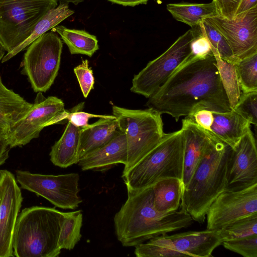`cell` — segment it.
I'll return each instance as SVG.
<instances>
[{"label": "cell", "instance_id": "6da1fadb", "mask_svg": "<svg viewBox=\"0 0 257 257\" xmlns=\"http://www.w3.org/2000/svg\"><path fill=\"white\" fill-rule=\"evenodd\" d=\"M185 59L148 98V108L168 114L176 121L199 109L231 110L214 56L190 62Z\"/></svg>", "mask_w": 257, "mask_h": 257}, {"label": "cell", "instance_id": "7a4b0ae2", "mask_svg": "<svg viewBox=\"0 0 257 257\" xmlns=\"http://www.w3.org/2000/svg\"><path fill=\"white\" fill-rule=\"evenodd\" d=\"M127 199L115 214V232L122 246H134L151 238L189 226L193 219L183 208L162 213L153 203L152 186L139 190L127 189Z\"/></svg>", "mask_w": 257, "mask_h": 257}, {"label": "cell", "instance_id": "3957f363", "mask_svg": "<svg viewBox=\"0 0 257 257\" xmlns=\"http://www.w3.org/2000/svg\"><path fill=\"white\" fill-rule=\"evenodd\" d=\"M211 136L210 142L187 185L180 207L193 220L203 223L208 208L226 186L230 147Z\"/></svg>", "mask_w": 257, "mask_h": 257}, {"label": "cell", "instance_id": "277c9868", "mask_svg": "<svg viewBox=\"0 0 257 257\" xmlns=\"http://www.w3.org/2000/svg\"><path fill=\"white\" fill-rule=\"evenodd\" d=\"M65 213L55 208L35 206L19 213L13 245L17 257H56L61 252L58 240Z\"/></svg>", "mask_w": 257, "mask_h": 257}, {"label": "cell", "instance_id": "5b68a950", "mask_svg": "<svg viewBox=\"0 0 257 257\" xmlns=\"http://www.w3.org/2000/svg\"><path fill=\"white\" fill-rule=\"evenodd\" d=\"M185 139L183 130L165 134L160 143L136 165L122 173L127 189L139 190L164 178L182 180Z\"/></svg>", "mask_w": 257, "mask_h": 257}, {"label": "cell", "instance_id": "8992f818", "mask_svg": "<svg viewBox=\"0 0 257 257\" xmlns=\"http://www.w3.org/2000/svg\"><path fill=\"white\" fill-rule=\"evenodd\" d=\"M112 115L119 130L125 135L127 157L122 173L136 165L162 141L163 131L162 114L151 108L131 109L116 105Z\"/></svg>", "mask_w": 257, "mask_h": 257}, {"label": "cell", "instance_id": "52a82bcc", "mask_svg": "<svg viewBox=\"0 0 257 257\" xmlns=\"http://www.w3.org/2000/svg\"><path fill=\"white\" fill-rule=\"evenodd\" d=\"M58 0H0V42L9 53L31 34Z\"/></svg>", "mask_w": 257, "mask_h": 257}, {"label": "cell", "instance_id": "ba28073f", "mask_svg": "<svg viewBox=\"0 0 257 257\" xmlns=\"http://www.w3.org/2000/svg\"><path fill=\"white\" fill-rule=\"evenodd\" d=\"M22 62L35 92H45L53 84L60 68L63 43L54 32H47L31 43Z\"/></svg>", "mask_w": 257, "mask_h": 257}, {"label": "cell", "instance_id": "9c48e42d", "mask_svg": "<svg viewBox=\"0 0 257 257\" xmlns=\"http://www.w3.org/2000/svg\"><path fill=\"white\" fill-rule=\"evenodd\" d=\"M196 35L188 30L160 56L150 61L134 75L130 89L132 92L149 98L169 78L190 52V44Z\"/></svg>", "mask_w": 257, "mask_h": 257}, {"label": "cell", "instance_id": "30bf717a", "mask_svg": "<svg viewBox=\"0 0 257 257\" xmlns=\"http://www.w3.org/2000/svg\"><path fill=\"white\" fill-rule=\"evenodd\" d=\"M16 179L22 188L46 199L56 207L75 209L82 202L78 195V173L43 175L18 170Z\"/></svg>", "mask_w": 257, "mask_h": 257}, {"label": "cell", "instance_id": "8fae6325", "mask_svg": "<svg viewBox=\"0 0 257 257\" xmlns=\"http://www.w3.org/2000/svg\"><path fill=\"white\" fill-rule=\"evenodd\" d=\"M65 110L63 100L45 97L38 92L28 111L11 127L7 137L11 148L21 147L39 137L45 127L55 124L57 117Z\"/></svg>", "mask_w": 257, "mask_h": 257}, {"label": "cell", "instance_id": "7c38bea8", "mask_svg": "<svg viewBox=\"0 0 257 257\" xmlns=\"http://www.w3.org/2000/svg\"><path fill=\"white\" fill-rule=\"evenodd\" d=\"M255 213H257V183L238 191L225 189L208 208L206 228L218 230Z\"/></svg>", "mask_w": 257, "mask_h": 257}, {"label": "cell", "instance_id": "4fadbf2b", "mask_svg": "<svg viewBox=\"0 0 257 257\" xmlns=\"http://www.w3.org/2000/svg\"><path fill=\"white\" fill-rule=\"evenodd\" d=\"M207 19L226 39L238 61L257 53V6L231 20L219 16Z\"/></svg>", "mask_w": 257, "mask_h": 257}, {"label": "cell", "instance_id": "5bb4252c", "mask_svg": "<svg viewBox=\"0 0 257 257\" xmlns=\"http://www.w3.org/2000/svg\"><path fill=\"white\" fill-rule=\"evenodd\" d=\"M23 200L14 175L0 170V257L14 256L13 235Z\"/></svg>", "mask_w": 257, "mask_h": 257}, {"label": "cell", "instance_id": "9a60e30c", "mask_svg": "<svg viewBox=\"0 0 257 257\" xmlns=\"http://www.w3.org/2000/svg\"><path fill=\"white\" fill-rule=\"evenodd\" d=\"M257 183V151L250 128L229 151L226 190L238 191Z\"/></svg>", "mask_w": 257, "mask_h": 257}, {"label": "cell", "instance_id": "2e32d148", "mask_svg": "<svg viewBox=\"0 0 257 257\" xmlns=\"http://www.w3.org/2000/svg\"><path fill=\"white\" fill-rule=\"evenodd\" d=\"M184 133L185 144L182 179L183 189L187 185L203 157L210 141V135L202 127L186 117L181 128Z\"/></svg>", "mask_w": 257, "mask_h": 257}, {"label": "cell", "instance_id": "e0dca14e", "mask_svg": "<svg viewBox=\"0 0 257 257\" xmlns=\"http://www.w3.org/2000/svg\"><path fill=\"white\" fill-rule=\"evenodd\" d=\"M127 149L125 136L121 131L104 146L80 159L82 171H106L118 164H126Z\"/></svg>", "mask_w": 257, "mask_h": 257}, {"label": "cell", "instance_id": "ac0fdd59", "mask_svg": "<svg viewBox=\"0 0 257 257\" xmlns=\"http://www.w3.org/2000/svg\"><path fill=\"white\" fill-rule=\"evenodd\" d=\"M168 237L176 249L186 256H212L214 249L223 242L218 229L187 231Z\"/></svg>", "mask_w": 257, "mask_h": 257}, {"label": "cell", "instance_id": "d6986e66", "mask_svg": "<svg viewBox=\"0 0 257 257\" xmlns=\"http://www.w3.org/2000/svg\"><path fill=\"white\" fill-rule=\"evenodd\" d=\"M213 121L210 135L233 148L250 128V123L242 115L232 109L225 112L212 111Z\"/></svg>", "mask_w": 257, "mask_h": 257}, {"label": "cell", "instance_id": "ffe728a7", "mask_svg": "<svg viewBox=\"0 0 257 257\" xmlns=\"http://www.w3.org/2000/svg\"><path fill=\"white\" fill-rule=\"evenodd\" d=\"M120 131L117 120L113 115L99 118L95 122L81 128L79 159L108 143Z\"/></svg>", "mask_w": 257, "mask_h": 257}, {"label": "cell", "instance_id": "44dd1931", "mask_svg": "<svg viewBox=\"0 0 257 257\" xmlns=\"http://www.w3.org/2000/svg\"><path fill=\"white\" fill-rule=\"evenodd\" d=\"M80 127L68 121L60 138L51 147L50 161L56 166L67 168L78 164Z\"/></svg>", "mask_w": 257, "mask_h": 257}, {"label": "cell", "instance_id": "7402d4cb", "mask_svg": "<svg viewBox=\"0 0 257 257\" xmlns=\"http://www.w3.org/2000/svg\"><path fill=\"white\" fill-rule=\"evenodd\" d=\"M32 105L7 88L0 76V135H7L12 125L26 114Z\"/></svg>", "mask_w": 257, "mask_h": 257}, {"label": "cell", "instance_id": "603a6c76", "mask_svg": "<svg viewBox=\"0 0 257 257\" xmlns=\"http://www.w3.org/2000/svg\"><path fill=\"white\" fill-rule=\"evenodd\" d=\"M153 203L155 209L162 213L178 210L182 194V180L174 177L162 179L152 186Z\"/></svg>", "mask_w": 257, "mask_h": 257}, {"label": "cell", "instance_id": "cb8c5ba5", "mask_svg": "<svg viewBox=\"0 0 257 257\" xmlns=\"http://www.w3.org/2000/svg\"><path fill=\"white\" fill-rule=\"evenodd\" d=\"M74 13L69 8L68 4H59L50 10L37 23L30 36L12 51L7 53L2 60L5 62L23 51L34 41L43 34L53 29L65 19Z\"/></svg>", "mask_w": 257, "mask_h": 257}, {"label": "cell", "instance_id": "d4e9b609", "mask_svg": "<svg viewBox=\"0 0 257 257\" xmlns=\"http://www.w3.org/2000/svg\"><path fill=\"white\" fill-rule=\"evenodd\" d=\"M167 9L176 20L192 27L198 26L206 19L218 16L213 0L206 4H169Z\"/></svg>", "mask_w": 257, "mask_h": 257}, {"label": "cell", "instance_id": "484cf974", "mask_svg": "<svg viewBox=\"0 0 257 257\" xmlns=\"http://www.w3.org/2000/svg\"><path fill=\"white\" fill-rule=\"evenodd\" d=\"M53 29L67 45L71 54H82L91 57L99 49L96 37L84 30L71 29L61 25Z\"/></svg>", "mask_w": 257, "mask_h": 257}, {"label": "cell", "instance_id": "4316f807", "mask_svg": "<svg viewBox=\"0 0 257 257\" xmlns=\"http://www.w3.org/2000/svg\"><path fill=\"white\" fill-rule=\"evenodd\" d=\"M220 78L232 109L238 102L241 91L238 81L235 64L222 59L217 50L211 45Z\"/></svg>", "mask_w": 257, "mask_h": 257}, {"label": "cell", "instance_id": "83f0119b", "mask_svg": "<svg viewBox=\"0 0 257 257\" xmlns=\"http://www.w3.org/2000/svg\"><path fill=\"white\" fill-rule=\"evenodd\" d=\"M135 254L138 257L186 256L176 249L167 234L151 238L136 246Z\"/></svg>", "mask_w": 257, "mask_h": 257}, {"label": "cell", "instance_id": "f1b7e54d", "mask_svg": "<svg viewBox=\"0 0 257 257\" xmlns=\"http://www.w3.org/2000/svg\"><path fill=\"white\" fill-rule=\"evenodd\" d=\"M82 220L81 210L65 213L58 240L61 249L71 250L80 240Z\"/></svg>", "mask_w": 257, "mask_h": 257}, {"label": "cell", "instance_id": "f546056e", "mask_svg": "<svg viewBox=\"0 0 257 257\" xmlns=\"http://www.w3.org/2000/svg\"><path fill=\"white\" fill-rule=\"evenodd\" d=\"M241 92H257V53L235 64Z\"/></svg>", "mask_w": 257, "mask_h": 257}, {"label": "cell", "instance_id": "4dcf8cb0", "mask_svg": "<svg viewBox=\"0 0 257 257\" xmlns=\"http://www.w3.org/2000/svg\"><path fill=\"white\" fill-rule=\"evenodd\" d=\"M218 230L223 241L257 235V213L240 218Z\"/></svg>", "mask_w": 257, "mask_h": 257}, {"label": "cell", "instance_id": "1f68e13d", "mask_svg": "<svg viewBox=\"0 0 257 257\" xmlns=\"http://www.w3.org/2000/svg\"><path fill=\"white\" fill-rule=\"evenodd\" d=\"M198 26L200 31L205 35L222 59L234 64L237 62L226 39L207 19L202 21Z\"/></svg>", "mask_w": 257, "mask_h": 257}, {"label": "cell", "instance_id": "d6a6232c", "mask_svg": "<svg viewBox=\"0 0 257 257\" xmlns=\"http://www.w3.org/2000/svg\"><path fill=\"white\" fill-rule=\"evenodd\" d=\"M85 103L81 102L69 110H66L56 119L55 124L61 123L66 120L75 126L82 128L87 126L91 118L108 117L110 115L95 114L83 111Z\"/></svg>", "mask_w": 257, "mask_h": 257}, {"label": "cell", "instance_id": "836d02e7", "mask_svg": "<svg viewBox=\"0 0 257 257\" xmlns=\"http://www.w3.org/2000/svg\"><path fill=\"white\" fill-rule=\"evenodd\" d=\"M245 117L250 124H257V92H241L232 109Z\"/></svg>", "mask_w": 257, "mask_h": 257}, {"label": "cell", "instance_id": "e575fe53", "mask_svg": "<svg viewBox=\"0 0 257 257\" xmlns=\"http://www.w3.org/2000/svg\"><path fill=\"white\" fill-rule=\"evenodd\" d=\"M223 246L244 257H257V235L224 241Z\"/></svg>", "mask_w": 257, "mask_h": 257}, {"label": "cell", "instance_id": "d590c367", "mask_svg": "<svg viewBox=\"0 0 257 257\" xmlns=\"http://www.w3.org/2000/svg\"><path fill=\"white\" fill-rule=\"evenodd\" d=\"M190 44V52L186 58L189 62L201 60L209 56H213L211 44L205 35L200 31Z\"/></svg>", "mask_w": 257, "mask_h": 257}, {"label": "cell", "instance_id": "8d00e7d4", "mask_svg": "<svg viewBox=\"0 0 257 257\" xmlns=\"http://www.w3.org/2000/svg\"><path fill=\"white\" fill-rule=\"evenodd\" d=\"M74 72L77 77L83 96L86 98L90 92L94 88V77L93 71L89 66L87 59L74 68Z\"/></svg>", "mask_w": 257, "mask_h": 257}, {"label": "cell", "instance_id": "74e56055", "mask_svg": "<svg viewBox=\"0 0 257 257\" xmlns=\"http://www.w3.org/2000/svg\"><path fill=\"white\" fill-rule=\"evenodd\" d=\"M218 16L227 20L234 19L242 0H213Z\"/></svg>", "mask_w": 257, "mask_h": 257}, {"label": "cell", "instance_id": "f35d334b", "mask_svg": "<svg viewBox=\"0 0 257 257\" xmlns=\"http://www.w3.org/2000/svg\"><path fill=\"white\" fill-rule=\"evenodd\" d=\"M186 117L207 132L210 131L213 121L212 111L206 109L198 110Z\"/></svg>", "mask_w": 257, "mask_h": 257}, {"label": "cell", "instance_id": "ab89813d", "mask_svg": "<svg viewBox=\"0 0 257 257\" xmlns=\"http://www.w3.org/2000/svg\"><path fill=\"white\" fill-rule=\"evenodd\" d=\"M6 135H0V166L9 158L11 149Z\"/></svg>", "mask_w": 257, "mask_h": 257}, {"label": "cell", "instance_id": "60d3db41", "mask_svg": "<svg viewBox=\"0 0 257 257\" xmlns=\"http://www.w3.org/2000/svg\"><path fill=\"white\" fill-rule=\"evenodd\" d=\"M255 6H257V0H242L235 17L246 12Z\"/></svg>", "mask_w": 257, "mask_h": 257}, {"label": "cell", "instance_id": "b9f144b4", "mask_svg": "<svg viewBox=\"0 0 257 257\" xmlns=\"http://www.w3.org/2000/svg\"><path fill=\"white\" fill-rule=\"evenodd\" d=\"M112 3L124 6L134 7L140 4H145L149 0H107Z\"/></svg>", "mask_w": 257, "mask_h": 257}, {"label": "cell", "instance_id": "7bdbcfd3", "mask_svg": "<svg viewBox=\"0 0 257 257\" xmlns=\"http://www.w3.org/2000/svg\"><path fill=\"white\" fill-rule=\"evenodd\" d=\"M84 0H58L59 4H67L72 3L75 5L83 2Z\"/></svg>", "mask_w": 257, "mask_h": 257}, {"label": "cell", "instance_id": "ee69618b", "mask_svg": "<svg viewBox=\"0 0 257 257\" xmlns=\"http://www.w3.org/2000/svg\"><path fill=\"white\" fill-rule=\"evenodd\" d=\"M6 52V51H5L2 44L0 42V61L2 60L4 56H5Z\"/></svg>", "mask_w": 257, "mask_h": 257}]
</instances>
